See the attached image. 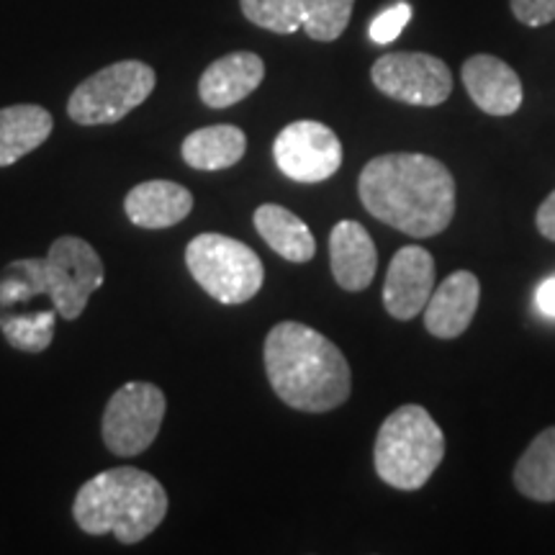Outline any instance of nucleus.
<instances>
[{"instance_id": "nucleus-5", "label": "nucleus", "mask_w": 555, "mask_h": 555, "mask_svg": "<svg viewBox=\"0 0 555 555\" xmlns=\"http://www.w3.org/2000/svg\"><path fill=\"white\" fill-rule=\"evenodd\" d=\"M193 281L221 304H245L258 296L266 268L253 247L224 234H198L185 247Z\"/></svg>"}, {"instance_id": "nucleus-24", "label": "nucleus", "mask_w": 555, "mask_h": 555, "mask_svg": "<svg viewBox=\"0 0 555 555\" xmlns=\"http://www.w3.org/2000/svg\"><path fill=\"white\" fill-rule=\"evenodd\" d=\"M240 5L247 21L273 34H296L304 26L301 0H240Z\"/></svg>"}, {"instance_id": "nucleus-3", "label": "nucleus", "mask_w": 555, "mask_h": 555, "mask_svg": "<svg viewBox=\"0 0 555 555\" xmlns=\"http://www.w3.org/2000/svg\"><path fill=\"white\" fill-rule=\"evenodd\" d=\"M168 515V491L147 470L119 466L103 470L80 486L73 517L88 535H116L124 545H137L163 525Z\"/></svg>"}, {"instance_id": "nucleus-2", "label": "nucleus", "mask_w": 555, "mask_h": 555, "mask_svg": "<svg viewBox=\"0 0 555 555\" xmlns=\"http://www.w3.org/2000/svg\"><path fill=\"white\" fill-rule=\"evenodd\" d=\"M262 356L270 386L291 409L324 414L343 406L350 397V363L332 339L309 324H275L268 332Z\"/></svg>"}, {"instance_id": "nucleus-22", "label": "nucleus", "mask_w": 555, "mask_h": 555, "mask_svg": "<svg viewBox=\"0 0 555 555\" xmlns=\"http://www.w3.org/2000/svg\"><path fill=\"white\" fill-rule=\"evenodd\" d=\"M37 296H47L44 258H24L3 268V273H0V311H9L16 304H29Z\"/></svg>"}, {"instance_id": "nucleus-17", "label": "nucleus", "mask_w": 555, "mask_h": 555, "mask_svg": "<svg viewBox=\"0 0 555 555\" xmlns=\"http://www.w3.org/2000/svg\"><path fill=\"white\" fill-rule=\"evenodd\" d=\"M54 129V119L47 108L34 103L0 108V168L18 163L47 142Z\"/></svg>"}, {"instance_id": "nucleus-13", "label": "nucleus", "mask_w": 555, "mask_h": 555, "mask_svg": "<svg viewBox=\"0 0 555 555\" xmlns=\"http://www.w3.org/2000/svg\"><path fill=\"white\" fill-rule=\"evenodd\" d=\"M463 86L483 114L509 116L522 106V80L494 54H474L463 65Z\"/></svg>"}, {"instance_id": "nucleus-25", "label": "nucleus", "mask_w": 555, "mask_h": 555, "mask_svg": "<svg viewBox=\"0 0 555 555\" xmlns=\"http://www.w3.org/2000/svg\"><path fill=\"white\" fill-rule=\"evenodd\" d=\"M412 21V5L409 3H397L391 9L380 11L376 18L367 26V34L376 44H391V41L399 39V34L404 31V26Z\"/></svg>"}, {"instance_id": "nucleus-19", "label": "nucleus", "mask_w": 555, "mask_h": 555, "mask_svg": "<svg viewBox=\"0 0 555 555\" xmlns=\"http://www.w3.org/2000/svg\"><path fill=\"white\" fill-rule=\"evenodd\" d=\"M255 229L273 253L288 262H309L317 255V242L311 229L288 208L278 204H262L255 211Z\"/></svg>"}, {"instance_id": "nucleus-12", "label": "nucleus", "mask_w": 555, "mask_h": 555, "mask_svg": "<svg viewBox=\"0 0 555 555\" xmlns=\"http://www.w3.org/2000/svg\"><path fill=\"white\" fill-rule=\"evenodd\" d=\"M481 283L468 270L450 273L429 296L425 307V327L433 337L455 339L474 322Z\"/></svg>"}, {"instance_id": "nucleus-21", "label": "nucleus", "mask_w": 555, "mask_h": 555, "mask_svg": "<svg viewBox=\"0 0 555 555\" xmlns=\"http://www.w3.org/2000/svg\"><path fill=\"white\" fill-rule=\"evenodd\" d=\"M57 309L26 311V314H0V332L9 339L13 350L21 352H44L54 339V324H57Z\"/></svg>"}, {"instance_id": "nucleus-14", "label": "nucleus", "mask_w": 555, "mask_h": 555, "mask_svg": "<svg viewBox=\"0 0 555 555\" xmlns=\"http://www.w3.org/2000/svg\"><path fill=\"white\" fill-rule=\"evenodd\" d=\"M330 262L339 288L358 294L371 286L378 270V249L360 221H337L330 234Z\"/></svg>"}, {"instance_id": "nucleus-27", "label": "nucleus", "mask_w": 555, "mask_h": 555, "mask_svg": "<svg viewBox=\"0 0 555 555\" xmlns=\"http://www.w3.org/2000/svg\"><path fill=\"white\" fill-rule=\"evenodd\" d=\"M535 224H538V232L543 234L545 240L555 242V191L543 201V204H540L535 214Z\"/></svg>"}, {"instance_id": "nucleus-26", "label": "nucleus", "mask_w": 555, "mask_h": 555, "mask_svg": "<svg viewBox=\"0 0 555 555\" xmlns=\"http://www.w3.org/2000/svg\"><path fill=\"white\" fill-rule=\"evenodd\" d=\"M512 13L525 26H545L555 21V0H509Z\"/></svg>"}, {"instance_id": "nucleus-23", "label": "nucleus", "mask_w": 555, "mask_h": 555, "mask_svg": "<svg viewBox=\"0 0 555 555\" xmlns=\"http://www.w3.org/2000/svg\"><path fill=\"white\" fill-rule=\"evenodd\" d=\"M304 26L314 41H335L343 37L352 16L356 0H301Z\"/></svg>"}, {"instance_id": "nucleus-11", "label": "nucleus", "mask_w": 555, "mask_h": 555, "mask_svg": "<svg viewBox=\"0 0 555 555\" xmlns=\"http://www.w3.org/2000/svg\"><path fill=\"white\" fill-rule=\"evenodd\" d=\"M435 291V260L425 247H401L384 283V307L399 322L420 317Z\"/></svg>"}, {"instance_id": "nucleus-9", "label": "nucleus", "mask_w": 555, "mask_h": 555, "mask_svg": "<svg viewBox=\"0 0 555 555\" xmlns=\"http://www.w3.org/2000/svg\"><path fill=\"white\" fill-rule=\"evenodd\" d=\"M371 80L388 99L409 106H440L453 93V75L440 57L425 52H391L376 60Z\"/></svg>"}, {"instance_id": "nucleus-18", "label": "nucleus", "mask_w": 555, "mask_h": 555, "mask_svg": "<svg viewBox=\"0 0 555 555\" xmlns=\"http://www.w3.org/2000/svg\"><path fill=\"white\" fill-rule=\"evenodd\" d=\"M247 152V137L240 127L232 124H214V127H204L191 131L183 139V155L185 165L201 172H217L237 165Z\"/></svg>"}, {"instance_id": "nucleus-20", "label": "nucleus", "mask_w": 555, "mask_h": 555, "mask_svg": "<svg viewBox=\"0 0 555 555\" xmlns=\"http://www.w3.org/2000/svg\"><path fill=\"white\" fill-rule=\"evenodd\" d=\"M515 486L532 502H555V427L543 429L519 457Z\"/></svg>"}, {"instance_id": "nucleus-1", "label": "nucleus", "mask_w": 555, "mask_h": 555, "mask_svg": "<svg viewBox=\"0 0 555 555\" xmlns=\"http://www.w3.org/2000/svg\"><path fill=\"white\" fill-rule=\"evenodd\" d=\"M365 211L409 237L446 232L455 214V180L440 159L391 152L365 165L358 180Z\"/></svg>"}, {"instance_id": "nucleus-6", "label": "nucleus", "mask_w": 555, "mask_h": 555, "mask_svg": "<svg viewBox=\"0 0 555 555\" xmlns=\"http://www.w3.org/2000/svg\"><path fill=\"white\" fill-rule=\"evenodd\" d=\"M155 69L139 60H121L99 69L73 90L67 101L69 119L80 127H106L127 119L155 90Z\"/></svg>"}, {"instance_id": "nucleus-4", "label": "nucleus", "mask_w": 555, "mask_h": 555, "mask_svg": "<svg viewBox=\"0 0 555 555\" xmlns=\"http://www.w3.org/2000/svg\"><path fill=\"white\" fill-rule=\"evenodd\" d=\"M446 457V435L433 414L420 404H404L391 412L378 429L376 474L399 491L422 489Z\"/></svg>"}, {"instance_id": "nucleus-16", "label": "nucleus", "mask_w": 555, "mask_h": 555, "mask_svg": "<svg viewBox=\"0 0 555 555\" xmlns=\"http://www.w3.org/2000/svg\"><path fill=\"white\" fill-rule=\"evenodd\" d=\"M124 211L131 224L142 229H168L193 211V196L172 180H147L127 193Z\"/></svg>"}, {"instance_id": "nucleus-10", "label": "nucleus", "mask_w": 555, "mask_h": 555, "mask_svg": "<svg viewBox=\"0 0 555 555\" xmlns=\"http://www.w3.org/2000/svg\"><path fill=\"white\" fill-rule=\"evenodd\" d=\"M278 170L296 183H322L343 165V142L319 121L288 124L273 142Z\"/></svg>"}, {"instance_id": "nucleus-28", "label": "nucleus", "mask_w": 555, "mask_h": 555, "mask_svg": "<svg viewBox=\"0 0 555 555\" xmlns=\"http://www.w3.org/2000/svg\"><path fill=\"white\" fill-rule=\"evenodd\" d=\"M538 309L545 317H555V278H547L545 283H540L538 288Z\"/></svg>"}, {"instance_id": "nucleus-8", "label": "nucleus", "mask_w": 555, "mask_h": 555, "mask_svg": "<svg viewBox=\"0 0 555 555\" xmlns=\"http://www.w3.org/2000/svg\"><path fill=\"white\" fill-rule=\"evenodd\" d=\"M47 296L60 319L75 322L86 311L93 291L103 286V262L93 245L73 234L52 242L44 258Z\"/></svg>"}, {"instance_id": "nucleus-7", "label": "nucleus", "mask_w": 555, "mask_h": 555, "mask_svg": "<svg viewBox=\"0 0 555 555\" xmlns=\"http://www.w3.org/2000/svg\"><path fill=\"white\" fill-rule=\"evenodd\" d=\"M165 401L163 388L150 380H129L108 399L101 420L106 448L119 457H134L150 450L163 427Z\"/></svg>"}, {"instance_id": "nucleus-15", "label": "nucleus", "mask_w": 555, "mask_h": 555, "mask_svg": "<svg viewBox=\"0 0 555 555\" xmlns=\"http://www.w3.org/2000/svg\"><path fill=\"white\" fill-rule=\"evenodd\" d=\"M266 78V62L255 52H232L204 69L198 95L208 108H229L245 101Z\"/></svg>"}]
</instances>
